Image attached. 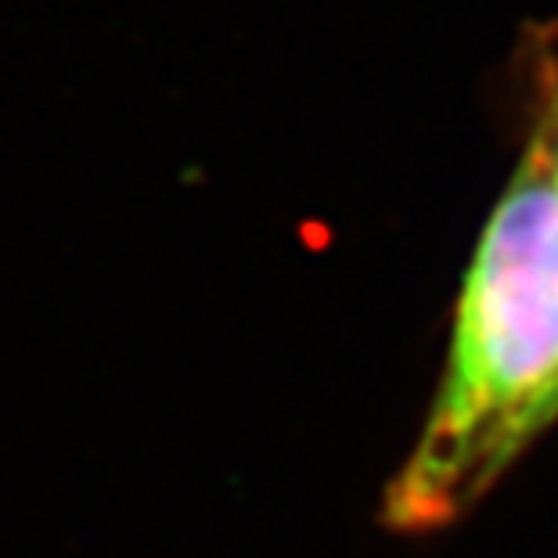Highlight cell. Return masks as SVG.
Returning a JSON list of instances; mask_svg holds the SVG:
<instances>
[{
    "label": "cell",
    "instance_id": "6da1fadb",
    "mask_svg": "<svg viewBox=\"0 0 558 558\" xmlns=\"http://www.w3.org/2000/svg\"><path fill=\"white\" fill-rule=\"evenodd\" d=\"M558 425V177L526 137L454 306L433 408L386 490L397 533L465 519Z\"/></svg>",
    "mask_w": 558,
    "mask_h": 558
},
{
    "label": "cell",
    "instance_id": "7a4b0ae2",
    "mask_svg": "<svg viewBox=\"0 0 558 558\" xmlns=\"http://www.w3.org/2000/svg\"><path fill=\"white\" fill-rule=\"evenodd\" d=\"M526 137L537 141L558 177V40L544 29L526 47Z\"/></svg>",
    "mask_w": 558,
    "mask_h": 558
}]
</instances>
